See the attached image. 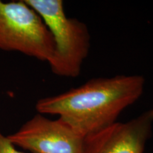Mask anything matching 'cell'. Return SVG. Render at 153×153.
<instances>
[{
  "label": "cell",
  "instance_id": "cell-1",
  "mask_svg": "<svg viewBox=\"0 0 153 153\" xmlns=\"http://www.w3.org/2000/svg\"><path fill=\"white\" fill-rule=\"evenodd\" d=\"M142 75L94 78L79 87L39 99L38 114L57 115L85 137L116 123L126 108L140 98Z\"/></svg>",
  "mask_w": 153,
  "mask_h": 153
},
{
  "label": "cell",
  "instance_id": "cell-2",
  "mask_svg": "<svg viewBox=\"0 0 153 153\" xmlns=\"http://www.w3.org/2000/svg\"><path fill=\"white\" fill-rule=\"evenodd\" d=\"M43 19L55 43L48 64L51 71L63 77L79 75L89 55L91 36L85 23L67 16L61 0H25Z\"/></svg>",
  "mask_w": 153,
  "mask_h": 153
},
{
  "label": "cell",
  "instance_id": "cell-3",
  "mask_svg": "<svg viewBox=\"0 0 153 153\" xmlns=\"http://www.w3.org/2000/svg\"><path fill=\"white\" fill-rule=\"evenodd\" d=\"M0 49L17 51L48 63L55 43L43 19L25 0H0Z\"/></svg>",
  "mask_w": 153,
  "mask_h": 153
},
{
  "label": "cell",
  "instance_id": "cell-4",
  "mask_svg": "<svg viewBox=\"0 0 153 153\" xmlns=\"http://www.w3.org/2000/svg\"><path fill=\"white\" fill-rule=\"evenodd\" d=\"M15 147L31 153H83L85 137L58 118L35 115L7 136Z\"/></svg>",
  "mask_w": 153,
  "mask_h": 153
},
{
  "label": "cell",
  "instance_id": "cell-5",
  "mask_svg": "<svg viewBox=\"0 0 153 153\" xmlns=\"http://www.w3.org/2000/svg\"><path fill=\"white\" fill-rule=\"evenodd\" d=\"M153 106L127 122H117L86 137L83 153H144L152 133Z\"/></svg>",
  "mask_w": 153,
  "mask_h": 153
},
{
  "label": "cell",
  "instance_id": "cell-6",
  "mask_svg": "<svg viewBox=\"0 0 153 153\" xmlns=\"http://www.w3.org/2000/svg\"><path fill=\"white\" fill-rule=\"evenodd\" d=\"M0 153H24L20 152L11 143L7 136L0 131Z\"/></svg>",
  "mask_w": 153,
  "mask_h": 153
}]
</instances>
